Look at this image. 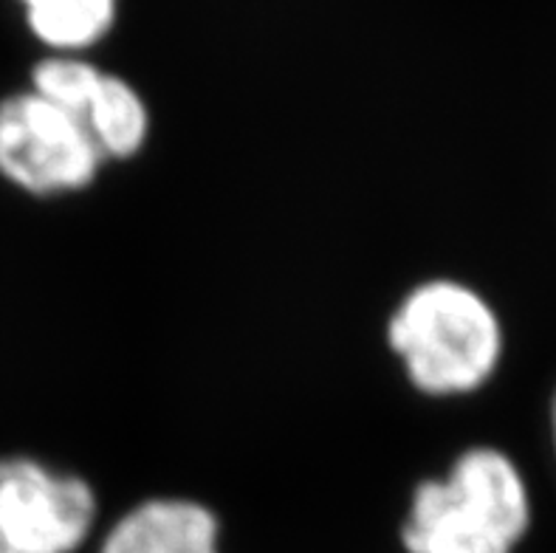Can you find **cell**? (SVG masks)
<instances>
[{"label": "cell", "mask_w": 556, "mask_h": 553, "mask_svg": "<svg viewBox=\"0 0 556 553\" xmlns=\"http://www.w3.org/2000/svg\"><path fill=\"white\" fill-rule=\"evenodd\" d=\"M529 491L503 452L469 449L444 480L413 494L402 545L407 553H511L529 531Z\"/></svg>", "instance_id": "obj_1"}, {"label": "cell", "mask_w": 556, "mask_h": 553, "mask_svg": "<svg viewBox=\"0 0 556 553\" xmlns=\"http://www.w3.org/2000/svg\"><path fill=\"white\" fill-rule=\"evenodd\" d=\"M119 0H31L26 21L31 35L60 54L83 51L111 32Z\"/></svg>", "instance_id": "obj_7"}, {"label": "cell", "mask_w": 556, "mask_h": 553, "mask_svg": "<svg viewBox=\"0 0 556 553\" xmlns=\"http://www.w3.org/2000/svg\"><path fill=\"white\" fill-rule=\"evenodd\" d=\"M97 517V494L83 477L35 457H0V553H74Z\"/></svg>", "instance_id": "obj_4"}, {"label": "cell", "mask_w": 556, "mask_h": 553, "mask_svg": "<svg viewBox=\"0 0 556 553\" xmlns=\"http://www.w3.org/2000/svg\"><path fill=\"white\" fill-rule=\"evenodd\" d=\"M99 553H220V523L195 500L153 498L108 531Z\"/></svg>", "instance_id": "obj_5"}, {"label": "cell", "mask_w": 556, "mask_h": 553, "mask_svg": "<svg viewBox=\"0 0 556 553\" xmlns=\"http://www.w3.org/2000/svg\"><path fill=\"white\" fill-rule=\"evenodd\" d=\"M102 153L77 116L35 91L0 102V176L31 196H63L88 187Z\"/></svg>", "instance_id": "obj_3"}, {"label": "cell", "mask_w": 556, "mask_h": 553, "mask_svg": "<svg viewBox=\"0 0 556 553\" xmlns=\"http://www.w3.org/2000/svg\"><path fill=\"white\" fill-rule=\"evenodd\" d=\"M102 159H130L144 148L150 113L141 93L116 74H102L91 102L79 116Z\"/></svg>", "instance_id": "obj_6"}, {"label": "cell", "mask_w": 556, "mask_h": 553, "mask_svg": "<svg viewBox=\"0 0 556 553\" xmlns=\"http://www.w3.org/2000/svg\"><path fill=\"white\" fill-rule=\"evenodd\" d=\"M21 3H23V7H26V3H31V0H21Z\"/></svg>", "instance_id": "obj_10"}, {"label": "cell", "mask_w": 556, "mask_h": 553, "mask_svg": "<svg viewBox=\"0 0 556 553\" xmlns=\"http://www.w3.org/2000/svg\"><path fill=\"white\" fill-rule=\"evenodd\" d=\"M390 348L427 395H464L501 365V319L483 297L455 280L413 288L393 311Z\"/></svg>", "instance_id": "obj_2"}, {"label": "cell", "mask_w": 556, "mask_h": 553, "mask_svg": "<svg viewBox=\"0 0 556 553\" xmlns=\"http://www.w3.org/2000/svg\"><path fill=\"white\" fill-rule=\"evenodd\" d=\"M551 418H554V443H556V395H554V413H551Z\"/></svg>", "instance_id": "obj_9"}, {"label": "cell", "mask_w": 556, "mask_h": 553, "mask_svg": "<svg viewBox=\"0 0 556 553\" xmlns=\"http://www.w3.org/2000/svg\"><path fill=\"white\" fill-rule=\"evenodd\" d=\"M102 74L105 71L91 65L88 60H79L74 54H56L37 65L31 74V91L79 120L91 102Z\"/></svg>", "instance_id": "obj_8"}]
</instances>
